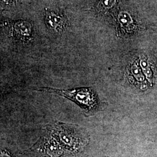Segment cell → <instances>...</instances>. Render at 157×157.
<instances>
[{"instance_id":"1","label":"cell","mask_w":157,"mask_h":157,"mask_svg":"<svg viewBox=\"0 0 157 157\" xmlns=\"http://www.w3.org/2000/svg\"><path fill=\"white\" fill-rule=\"evenodd\" d=\"M35 90L56 93L72 100L79 106L86 109L90 110L94 109L97 105V100L94 92L88 88L63 90L48 87H41Z\"/></svg>"},{"instance_id":"2","label":"cell","mask_w":157,"mask_h":157,"mask_svg":"<svg viewBox=\"0 0 157 157\" xmlns=\"http://www.w3.org/2000/svg\"><path fill=\"white\" fill-rule=\"evenodd\" d=\"M47 23L51 28L56 30H61L63 28L66 24V21L64 17L58 16L54 13H49L47 16Z\"/></svg>"}]
</instances>
